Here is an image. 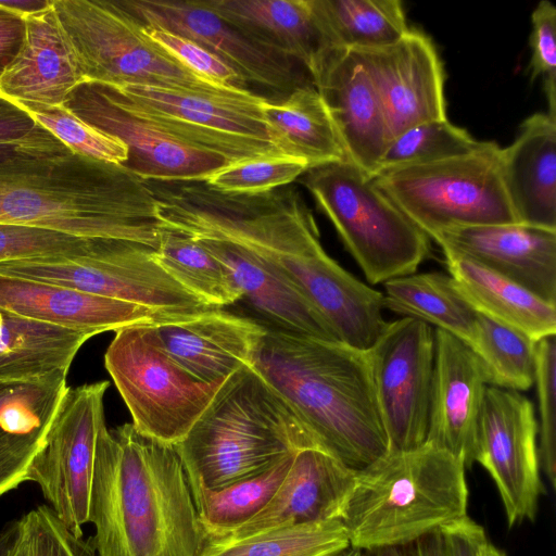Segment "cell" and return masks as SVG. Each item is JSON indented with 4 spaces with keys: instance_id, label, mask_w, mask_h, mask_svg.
Returning <instances> with one entry per match:
<instances>
[{
    "instance_id": "cell-1",
    "label": "cell",
    "mask_w": 556,
    "mask_h": 556,
    "mask_svg": "<svg viewBox=\"0 0 556 556\" xmlns=\"http://www.w3.org/2000/svg\"><path fill=\"white\" fill-rule=\"evenodd\" d=\"M98 556H199L205 536L175 445L100 426L89 518Z\"/></svg>"
},
{
    "instance_id": "cell-2",
    "label": "cell",
    "mask_w": 556,
    "mask_h": 556,
    "mask_svg": "<svg viewBox=\"0 0 556 556\" xmlns=\"http://www.w3.org/2000/svg\"><path fill=\"white\" fill-rule=\"evenodd\" d=\"M0 223L154 250L163 228L146 180L68 149L25 153L0 166Z\"/></svg>"
},
{
    "instance_id": "cell-3",
    "label": "cell",
    "mask_w": 556,
    "mask_h": 556,
    "mask_svg": "<svg viewBox=\"0 0 556 556\" xmlns=\"http://www.w3.org/2000/svg\"><path fill=\"white\" fill-rule=\"evenodd\" d=\"M267 327L253 367L318 446L354 470L389 452L365 351Z\"/></svg>"
},
{
    "instance_id": "cell-4",
    "label": "cell",
    "mask_w": 556,
    "mask_h": 556,
    "mask_svg": "<svg viewBox=\"0 0 556 556\" xmlns=\"http://www.w3.org/2000/svg\"><path fill=\"white\" fill-rule=\"evenodd\" d=\"M308 447L320 448L287 401L254 367L229 376L175 445L189 484L208 490L258 476Z\"/></svg>"
},
{
    "instance_id": "cell-5",
    "label": "cell",
    "mask_w": 556,
    "mask_h": 556,
    "mask_svg": "<svg viewBox=\"0 0 556 556\" xmlns=\"http://www.w3.org/2000/svg\"><path fill=\"white\" fill-rule=\"evenodd\" d=\"M463 460L429 443L356 470L341 521L364 551L407 546L468 516Z\"/></svg>"
},
{
    "instance_id": "cell-6",
    "label": "cell",
    "mask_w": 556,
    "mask_h": 556,
    "mask_svg": "<svg viewBox=\"0 0 556 556\" xmlns=\"http://www.w3.org/2000/svg\"><path fill=\"white\" fill-rule=\"evenodd\" d=\"M301 179L371 285L414 274L430 238L348 160L306 170Z\"/></svg>"
},
{
    "instance_id": "cell-7",
    "label": "cell",
    "mask_w": 556,
    "mask_h": 556,
    "mask_svg": "<svg viewBox=\"0 0 556 556\" xmlns=\"http://www.w3.org/2000/svg\"><path fill=\"white\" fill-rule=\"evenodd\" d=\"M86 83L144 85L220 96L243 88L212 83L148 38L114 0H53Z\"/></svg>"
},
{
    "instance_id": "cell-8",
    "label": "cell",
    "mask_w": 556,
    "mask_h": 556,
    "mask_svg": "<svg viewBox=\"0 0 556 556\" xmlns=\"http://www.w3.org/2000/svg\"><path fill=\"white\" fill-rule=\"evenodd\" d=\"M501 150L482 141L469 153L371 178L429 238L453 228L516 224L501 175Z\"/></svg>"
},
{
    "instance_id": "cell-9",
    "label": "cell",
    "mask_w": 556,
    "mask_h": 556,
    "mask_svg": "<svg viewBox=\"0 0 556 556\" xmlns=\"http://www.w3.org/2000/svg\"><path fill=\"white\" fill-rule=\"evenodd\" d=\"M154 249L118 239H94L83 254L0 263V275L53 283L134 303L173 317L210 308L157 263Z\"/></svg>"
},
{
    "instance_id": "cell-10",
    "label": "cell",
    "mask_w": 556,
    "mask_h": 556,
    "mask_svg": "<svg viewBox=\"0 0 556 556\" xmlns=\"http://www.w3.org/2000/svg\"><path fill=\"white\" fill-rule=\"evenodd\" d=\"M104 365L141 435L176 445L223 384L203 382L180 367L148 325L115 331Z\"/></svg>"
},
{
    "instance_id": "cell-11",
    "label": "cell",
    "mask_w": 556,
    "mask_h": 556,
    "mask_svg": "<svg viewBox=\"0 0 556 556\" xmlns=\"http://www.w3.org/2000/svg\"><path fill=\"white\" fill-rule=\"evenodd\" d=\"M87 124L119 139L128 150L122 164L147 181H205L233 164L167 129L117 88L84 83L63 104Z\"/></svg>"
},
{
    "instance_id": "cell-12",
    "label": "cell",
    "mask_w": 556,
    "mask_h": 556,
    "mask_svg": "<svg viewBox=\"0 0 556 556\" xmlns=\"http://www.w3.org/2000/svg\"><path fill=\"white\" fill-rule=\"evenodd\" d=\"M109 381L67 387L28 471L62 525L76 538L88 522L96 442L105 421Z\"/></svg>"
},
{
    "instance_id": "cell-13",
    "label": "cell",
    "mask_w": 556,
    "mask_h": 556,
    "mask_svg": "<svg viewBox=\"0 0 556 556\" xmlns=\"http://www.w3.org/2000/svg\"><path fill=\"white\" fill-rule=\"evenodd\" d=\"M115 88L182 139L232 163L281 154L271 144L262 118L260 106L266 98L249 89L207 96L144 85Z\"/></svg>"
},
{
    "instance_id": "cell-14",
    "label": "cell",
    "mask_w": 556,
    "mask_h": 556,
    "mask_svg": "<svg viewBox=\"0 0 556 556\" xmlns=\"http://www.w3.org/2000/svg\"><path fill=\"white\" fill-rule=\"evenodd\" d=\"M389 451L416 448L427 439L434 364V329L402 317L387 323L365 351Z\"/></svg>"
},
{
    "instance_id": "cell-15",
    "label": "cell",
    "mask_w": 556,
    "mask_h": 556,
    "mask_svg": "<svg viewBox=\"0 0 556 556\" xmlns=\"http://www.w3.org/2000/svg\"><path fill=\"white\" fill-rule=\"evenodd\" d=\"M531 401L518 391L488 386L478 419L475 463L494 481L508 527L534 520L544 485Z\"/></svg>"
},
{
    "instance_id": "cell-16",
    "label": "cell",
    "mask_w": 556,
    "mask_h": 556,
    "mask_svg": "<svg viewBox=\"0 0 556 556\" xmlns=\"http://www.w3.org/2000/svg\"><path fill=\"white\" fill-rule=\"evenodd\" d=\"M141 25L159 26L188 38L231 66L242 81L277 94L312 84L299 62L254 42L231 26L204 0H114ZM305 68V67H304Z\"/></svg>"
},
{
    "instance_id": "cell-17",
    "label": "cell",
    "mask_w": 556,
    "mask_h": 556,
    "mask_svg": "<svg viewBox=\"0 0 556 556\" xmlns=\"http://www.w3.org/2000/svg\"><path fill=\"white\" fill-rule=\"evenodd\" d=\"M307 72L346 160L374 176L390 136L381 100L362 60L353 50L327 47Z\"/></svg>"
},
{
    "instance_id": "cell-18",
    "label": "cell",
    "mask_w": 556,
    "mask_h": 556,
    "mask_svg": "<svg viewBox=\"0 0 556 556\" xmlns=\"http://www.w3.org/2000/svg\"><path fill=\"white\" fill-rule=\"evenodd\" d=\"M353 51L377 89L390 141L417 124L446 118L444 70L427 35L409 29L389 46Z\"/></svg>"
},
{
    "instance_id": "cell-19",
    "label": "cell",
    "mask_w": 556,
    "mask_h": 556,
    "mask_svg": "<svg viewBox=\"0 0 556 556\" xmlns=\"http://www.w3.org/2000/svg\"><path fill=\"white\" fill-rule=\"evenodd\" d=\"M164 352L206 383L224 382L253 367L267 327L219 308L148 325Z\"/></svg>"
},
{
    "instance_id": "cell-20",
    "label": "cell",
    "mask_w": 556,
    "mask_h": 556,
    "mask_svg": "<svg viewBox=\"0 0 556 556\" xmlns=\"http://www.w3.org/2000/svg\"><path fill=\"white\" fill-rule=\"evenodd\" d=\"M488 379L471 348L434 328V364L426 442L475 463L478 419Z\"/></svg>"
},
{
    "instance_id": "cell-21",
    "label": "cell",
    "mask_w": 556,
    "mask_h": 556,
    "mask_svg": "<svg viewBox=\"0 0 556 556\" xmlns=\"http://www.w3.org/2000/svg\"><path fill=\"white\" fill-rule=\"evenodd\" d=\"M430 239L443 252L468 257L556 305V230L482 225L443 230Z\"/></svg>"
},
{
    "instance_id": "cell-22",
    "label": "cell",
    "mask_w": 556,
    "mask_h": 556,
    "mask_svg": "<svg viewBox=\"0 0 556 556\" xmlns=\"http://www.w3.org/2000/svg\"><path fill=\"white\" fill-rule=\"evenodd\" d=\"M355 473L356 470L321 448L300 450L267 506L244 525L218 539L237 540L276 528L341 520Z\"/></svg>"
},
{
    "instance_id": "cell-23",
    "label": "cell",
    "mask_w": 556,
    "mask_h": 556,
    "mask_svg": "<svg viewBox=\"0 0 556 556\" xmlns=\"http://www.w3.org/2000/svg\"><path fill=\"white\" fill-rule=\"evenodd\" d=\"M0 308L30 319L90 332L93 336L179 318L129 302L2 275Z\"/></svg>"
},
{
    "instance_id": "cell-24",
    "label": "cell",
    "mask_w": 556,
    "mask_h": 556,
    "mask_svg": "<svg viewBox=\"0 0 556 556\" xmlns=\"http://www.w3.org/2000/svg\"><path fill=\"white\" fill-rule=\"evenodd\" d=\"M86 83L51 5L25 16L22 46L0 76V97L15 103L63 105Z\"/></svg>"
},
{
    "instance_id": "cell-25",
    "label": "cell",
    "mask_w": 556,
    "mask_h": 556,
    "mask_svg": "<svg viewBox=\"0 0 556 556\" xmlns=\"http://www.w3.org/2000/svg\"><path fill=\"white\" fill-rule=\"evenodd\" d=\"M194 239L226 266L242 293V300L267 319L268 327L340 341L318 308L257 253L231 241Z\"/></svg>"
},
{
    "instance_id": "cell-26",
    "label": "cell",
    "mask_w": 556,
    "mask_h": 556,
    "mask_svg": "<svg viewBox=\"0 0 556 556\" xmlns=\"http://www.w3.org/2000/svg\"><path fill=\"white\" fill-rule=\"evenodd\" d=\"M501 175L518 224L556 230V118L534 113L501 150Z\"/></svg>"
},
{
    "instance_id": "cell-27",
    "label": "cell",
    "mask_w": 556,
    "mask_h": 556,
    "mask_svg": "<svg viewBox=\"0 0 556 556\" xmlns=\"http://www.w3.org/2000/svg\"><path fill=\"white\" fill-rule=\"evenodd\" d=\"M67 389L66 377L0 379V495L27 481Z\"/></svg>"
},
{
    "instance_id": "cell-28",
    "label": "cell",
    "mask_w": 556,
    "mask_h": 556,
    "mask_svg": "<svg viewBox=\"0 0 556 556\" xmlns=\"http://www.w3.org/2000/svg\"><path fill=\"white\" fill-rule=\"evenodd\" d=\"M248 38L286 55L306 71L326 48L311 0H204Z\"/></svg>"
},
{
    "instance_id": "cell-29",
    "label": "cell",
    "mask_w": 556,
    "mask_h": 556,
    "mask_svg": "<svg viewBox=\"0 0 556 556\" xmlns=\"http://www.w3.org/2000/svg\"><path fill=\"white\" fill-rule=\"evenodd\" d=\"M443 253L450 276L476 312L535 342L556 334L555 304L468 257Z\"/></svg>"
},
{
    "instance_id": "cell-30",
    "label": "cell",
    "mask_w": 556,
    "mask_h": 556,
    "mask_svg": "<svg viewBox=\"0 0 556 556\" xmlns=\"http://www.w3.org/2000/svg\"><path fill=\"white\" fill-rule=\"evenodd\" d=\"M92 333L15 315L0 308V379L36 381L66 377Z\"/></svg>"
},
{
    "instance_id": "cell-31",
    "label": "cell",
    "mask_w": 556,
    "mask_h": 556,
    "mask_svg": "<svg viewBox=\"0 0 556 556\" xmlns=\"http://www.w3.org/2000/svg\"><path fill=\"white\" fill-rule=\"evenodd\" d=\"M260 109L268 138L279 153L304 161L308 169L346 160L313 84L293 90L279 102L265 99Z\"/></svg>"
},
{
    "instance_id": "cell-32",
    "label": "cell",
    "mask_w": 556,
    "mask_h": 556,
    "mask_svg": "<svg viewBox=\"0 0 556 556\" xmlns=\"http://www.w3.org/2000/svg\"><path fill=\"white\" fill-rule=\"evenodd\" d=\"M383 307L419 319L469 344L478 312L459 292L450 275L410 274L386 281Z\"/></svg>"
},
{
    "instance_id": "cell-33",
    "label": "cell",
    "mask_w": 556,
    "mask_h": 556,
    "mask_svg": "<svg viewBox=\"0 0 556 556\" xmlns=\"http://www.w3.org/2000/svg\"><path fill=\"white\" fill-rule=\"evenodd\" d=\"M311 4L326 48H382L410 29L400 0H311Z\"/></svg>"
},
{
    "instance_id": "cell-34",
    "label": "cell",
    "mask_w": 556,
    "mask_h": 556,
    "mask_svg": "<svg viewBox=\"0 0 556 556\" xmlns=\"http://www.w3.org/2000/svg\"><path fill=\"white\" fill-rule=\"evenodd\" d=\"M294 454L258 476L220 490L189 484L205 540L225 536L262 511L285 480Z\"/></svg>"
},
{
    "instance_id": "cell-35",
    "label": "cell",
    "mask_w": 556,
    "mask_h": 556,
    "mask_svg": "<svg viewBox=\"0 0 556 556\" xmlns=\"http://www.w3.org/2000/svg\"><path fill=\"white\" fill-rule=\"evenodd\" d=\"M154 256L167 274L210 307L242 300L230 271L192 237L163 226Z\"/></svg>"
},
{
    "instance_id": "cell-36",
    "label": "cell",
    "mask_w": 556,
    "mask_h": 556,
    "mask_svg": "<svg viewBox=\"0 0 556 556\" xmlns=\"http://www.w3.org/2000/svg\"><path fill=\"white\" fill-rule=\"evenodd\" d=\"M350 545L340 519L276 528L237 540H205L199 556H328Z\"/></svg>"
},
{
    "instance_id": "cell-37",
    "label": "cell",
    "mask_w": 556,
    "mask_h": 556,
    "mask_svg": "<svg viewBox=\"0 0 556 556\" xmlns=\"http://www.w3.org/2000/svg\"><path fill=\"white\" fill-rule=\"evenodd\" d=\"M535 341L478 313L468 344L479 358L489 386L527 391L534 384Z\"/></svg>"
},
{
    "instance_id": "cell-38",
    "label": "cell",
    "mask_w": 556,
    "mask_h": 556,
    "mask_svg": "<svg viewBox=\"0 0 556 556\" xmlns=\"http://www.w3.org/2000/svg\"><path fill=\"white\" fill-rule=\"evenodd\" d=\"M481 142L447 118L424 122L404 130L388 143L376 174L466 154L479 148Z\"/></svg>"
},
{
    "instance_id": "cell-39",
    "label": "cell",
    "mask_w": 556,
    "mask_h": 556,
    "mask_svg": "<svg viewBox=\"0 0 556 556\" xmlns=\"http://www.w3.org/2000/svg\"><path fill=\"white\" fill-rule=\"evenodd\" d=\"M17 104L73 153L118 165L127 161L128 150L119 139L87 124L64 105Z\"/></svg>"
},
{
    "instance_id": "cell-40",
    "label": "cell",
    "mask_w": 556,
    "mask_h": 556,
    "mask_svg": "<svg viewBox=\"0 0 556 556\" xmlns=\"http://www.w3.org/2000/svg\"><path fill=\"white\" fill-rule=\"evenodd\" d=\"M307 169L300 159L268 154L230 164L205 182L225 193L260 194L290 185Z\"/></svg>"
},
{
    "instance_id": "cell-41",
    "label": "cell",
    "mask_w": 556,
    "mask_h": 556,
    "mask_svg": "<svg viewBox=\"0 0 556 556\" xmlns=\"http://www.w3.org/2000/svg\"><path fill=\"white\" fill-rule=\"evenodd\" d=\"M540 410V465L556 488V334L535 343V372Z\"/></svg>"
},
{
    "instance_id": "cell-42",
    "label": "cell",
    "mask_w": 556,
    "mask_h": 556,
    "mask_svg": "<svg viewBox=\"0 0 556 556\" xmlns=\"http://www.w3.org/2000/svg\"><path fill=\"white\" fill-rule=\"evenodd\" d=\"M93 240L37 227L0 223V263L83 254L90 249Z\"/></svg>"
},
{
    "instance_id": "cell-43",
    "label": "cell",
    "mask_w": 556,
    "mask_h": 556,
    "mask_svg": "<svg viewBox=\"0 0 556 556\" xmlns=\"http://www.w3.org/2000/svg\"><path fill=\"white\" fill-rule=\"evenodd\" d=\"M141 29L148 38L168 51L193 73L220 86L248 89L231 66L197 42L159 26L141 25Z\"/></svg>"
},
{
    "instance_id": "cell-44",
    "label": "cell",
    "mask_w": 556,
    "mask_h": 556,
    "mask_svg": "<svg viewBox=\"0 0 556 556\" xmlns=\"http://www.w3.org/2000/svg\"><path fill=\"white\" fill-rule=\"evenodd\" d=\"M532 30L529 38L531 79L543 78L547 99V114L556 118V8L542 0L531 15Z\"/></svg>"
},
{
    "instance_id": "cell-45",
    "label": "cell",
    "mask_w": 556,
    "mask_h": 556,
    "mask_svg": "<svg viewBox=\"0 0 556 556\" xmlns=\"http://www.w3.org/2000/svg\"><path fill=\"white\" fill-rule=\"evenodd\" d=\"M33 532L36 556H98L91 540L73 535L46 505L26 515Z\"/></svg>"
},
{
    "instance_id": "cell-46",
    "label": "cell",
    "mask_w": 556,
    "mask_h": 556,
    "mask_svg": "<svg viewBox=\"0 0 556 556\" xmlns=\"http://www.w3.org/2000/svg\"><path fill=\"white\" fill-rule=\"evenodd\" d=\"M49 134L22 106L0 97V146L22 144Z\"/></svg>"
},
{
    "instance_id": "cell-47",
    "label": "cell",
    "mask_w": 556,
    "mask_h": 556,
    "mask_svg": "<svg viewBox=\"0 0 556 556\" xmlns=\"http://www.w3.org/2000/svg\"><path fill=\"white\" fill-rule=\"evenodd\" d=\"M447 556H479L486 535L482 526L469 516L441 530Z\"/></svg>"
},
{
    "instance_id": "cell-48",
    "label": "cell",
    "mask_w": 556,
    "mask_h": 556,
    "mask_svg": "<svg viewBox=\"0 0 556 556\" xmlns=\"http://www.w3.org/2000/svg\"><path fill=\"white\" fill-rule=\"evenodd\" d=\"M25 35V16L0 4V76L17 54Z\"/></svg>"
},
{
    "instance_id": "cell-49",
    "label": "cell",
    "mask_w": 556,
    "mask_h": 556,
    "mask_svg": "<svg viewBox=\"0 0 556 556\" xmlns=\"http://www.w3.org/2000/svg\"><path fill=\"white\" fill-rule=\"evenodd\" d=\"M24 531V517L7 525L0 532V556H14Z\"/></svg>"
},
{
    "instance_id": "cell-50",
    "label": "cell",
    "mask_w": 556,
    "mask_h": 556,
    "mask_svg": "<svg viewBox=\"0 0 556 556\" xmlns=\"http://www.w3.org/2000/svg\"><path fill=\"white\" fill-rule=\"evenodd\" d=\"M414 556H447L441 531L422 536L414 543Z\"/></svg>"
},
{
    "instance_id": "cell-51",
    "label": "cell",
    "mask_w": 556,
    "mask_h": 556,
    "mask_svg": "<svg viewBox=\"0 0 556 556\" xmlns=\"http://www.w3.org/2000/svg\"><path fill=\"white\" fill-rule=\"evenodd\" d=\"M52 0H17V1H1L3 7L23 15L27 16L42 10L48 9Z\"/></svg>"
},
{
    "instance_id": "cell-52",
    "label": "cell",
    "mask_w": 556,
    "mask_h": 556,
    "mask_svg": "<svg viewBox=\"0 0 556 556\" xmlns=\"http://www.w3.org/2000/svg\"><path fill=\"white\" fill-rule=\"evenodd\" d=\"M24 531L14 556H36L35 543L31 529L24 515Z\"/></svg>"
},
{
    "instance_id": "cell-53",
    "label": "cell",
    "mask_w": 556,
    "mask_h": 556,
    "mask_svg": "<svg viewBox=\"0 0 556 556\" xmlns=\"http://www.w3.org/2000/svg\"><path fill=\"white\" fill-rule=\"evenodd\" d=\"M372 552V556H414L413 551H408L405 546L382 547Z\"/></svg>"
},
{
    "instance_id": "cell-54",
    "label": "cell",
    "mask_w": 556,
    "mask_h": 556,
    "mask_svg": "<svg viewBox=\"0 0 556 556\" xmlns=\"http://www.w3.org/2000/svg\"><path fill=\"white\" fill-rule=\"evenodd\" d=\"M479 556H506V554L486 539L480 547Z\"/></svg>"
},
{
    "instance_id": "cell-55",
    "label": "cell",
    "mask_w": 556,
    "mask_h": 556,
    "mask_svg": "<svg viewBox=\"0 0 556 556\" xmlns=\"http://www.w3.org/2000/svg\"><path fill=\"white\" fill-rule=\"evenodd\" d=\"M328 556H367V555H366V551L349 545L348 547L342 548L338 552H334Z\"/></svg>"
}]
</instances>
